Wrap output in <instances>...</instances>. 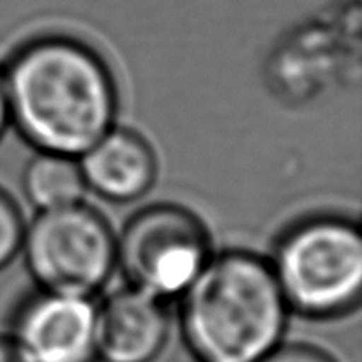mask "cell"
<instances>
[{
    "label": "cell",
    "mask_w": 362,
    "mask_h": 362,
    "mask_svg": "<svg viewBox=\"0 0 362 362\" xmlns=\"http://www.w3.org/2000/svg\"><path fill=\"white\" fill-rule=\"evenodd\" d=\"M11 126L35 152L80 158L115 127L119 87L105 57L81 39L32 37L2 66Z\"/></svg>",
    "instance_id": "6da1fadb"
},
{
    "label": "cell",
    "mask_w": 362,
    "mask_h": 362,
    "mask_svg": "<svg viewBox=\"0 0 362 362\" xmlns=\"http://www.w3.org/2000/svg\"><path fill=\"white\" fill-rule=\"evenodd\" d=\"M182 339L194 362H258L281 345L290 310L269 258L214 253L179 297Z\"/></svg>",
    "instance_id": "7a4b0ae2"
},
{
    "label": "cell",
    "mask_w": 362,
    "mask_h": 362,
    "mask_svg": "<svg viewBox=\"0 0 362 362\" xmlns=\"http://www.w3.org/2000/svg\"><path fill=\"white\" fill-rule=\"evenodd\" d=\"M290 313L338 318L356 310L362 293V237L354 219L315 214L278 237L269 258Z\"/></svg>",
    "instance_id": "3957f363"
},
{
    "label": "cell",
    "mask_w": 362,
    "mask_h": 362,
    "mask_svg": "<svg viewBox=\"0 0 362 362\" xmlns=\"http://www.w3.org/2000/svg\"><path fill=\"white\" fill-rule=\"evenodd\" d=\"M20 255L37 290L94 299L117 269V235L98 209L78 202L39 212Z\"/></svg>",
    "instance_id": "277c9868"
},
{
    "label": "cell",
    "mask_w": 362,
    "mask_h": 362,
    "mask_svg": "<svg viewBox=\"0 0 362 362\" xmlns=\"http://www.w3.org/2000/svg\"><path fill=\"white\" fill-rule=\"evenodd\" d=\"M207 225L179 204L140 209L117 235V269L127 286L156 299H179L212 257Z\"/></svg>",
    "instance_id": "5b68a950"
},
{
    "label": "cell",
    "mask_w": 362,
    "mask_h": 362,
    "mask_svg": "<svg viewBox=\"0 0 362 362\" xmlns=\"http://www.w3.org/2000/svg\"><path fill=\"white\" fill-rule=\"evenodd\" d=\"M9 336L30 362H95V303L37 290L14 310Z\"/></svg>",
    "instance_id": "8992f818"
},
{
    "label": "cell",
    "mask_w": 362,
    "mask_h": 362,
    "mask_svg": "<svg viewBox=\"0 0 362 362\" xmlns=\"http://www.w3.org/2000/svg\"><path fill=\"white\" fill-rule=\"evenodd\" d=\"M165 303L136 288H120L95 304V346L105 362H152L165 349Z\"/></svg>",
    "instance_id": "52a82bcc"
},
{
    "label": "cell",
    "mask_w": 362,
    "mask_h": 362,
    "mask_svg": "<svg viewBox=\"0 0 362 362\" xmlns=\"http://www.w3.org/2000/svg\"><path fill=\"white\" fill-rule=\"evenodd\" d=\"M87 191L112 204L147 197L158 180V156L151 141L129 127H112L78 158Z\"/></svg>",
    "instance_id": "ba28073f"
},
{
    "label": "cell",
    "mask_w": 362,
    "mask_h": 362,
    "mask_svg": "<svg viewBox=\"0 0 362 362\" xmlns=\"http://www.w3.org/2000/svg\"><path fill=\"white\" fill-rule=\"evenodd\" d=\"M21 187L39 212L83 202L87 193L78 158L55 152H35L25 166Z\"/></svg>",
    "instance_id": "9c48e42d"
},
{
    "label": "cell",
    "mask_w": 362,
    "mask_h": 362,
    "mask_svg": "<svg viewBox=\"0 0 362 362\" xmlns=\"http://www.w3.org/2000/svg\"><path fill=\"white\" fill-rule=\"evenodd\" d=\"M25 226L27 223L16 202L0 189V271L20 255Z\"/></svg>",
    "instance_id": "30bf717a"
},
{
    "label": "cell",
    "mask_w": 362,
    "mask_h": 362,
    "mask_svg": "<svg viewBox=\"0 0 362 362\" xmlns=\"http://www.w3.org/2000/svg\"><path fill=\"white\" fill-rule=\"evenodd\" d=\"M258 362H338L331 354L325 350L317 349L313 345H304V343H292L285 345L281 343L276 346L271 354Z\"/></svg>",
    "instance_id": "8fae6325"
},
{
    "label": "cell",
    "mask_w": 362,
    "mask_h": 362,
    "mask_svg": "<svg viewBox=\"0 0 362 362\" xmlns=\"http://www.w3.org/2000/svg\"><path fill=\"white\" fill-rule=\"evenodd\" d=\"M0 362H30L9 334L0 336Z\"/></svg>",
    "instance_id": "7c38bea8"
},
{
    "label": "cell",
    "mask_w": 362,
    "mask_h": 362,
    "mask_svg": "<svg viewBox=\"0 0 362 362\" xmlns=\"http://www.w3.org/2000/svg\"><path fill=\"white\" fill-rule=\"evenodd\" d=\"M11 126L9 119V106H7V95H6V85H4V74L2 66H0V140L6 134L7 127Z\"/></svg>",
    "instance_id": "4fadbf2b"
}]
</instances>
